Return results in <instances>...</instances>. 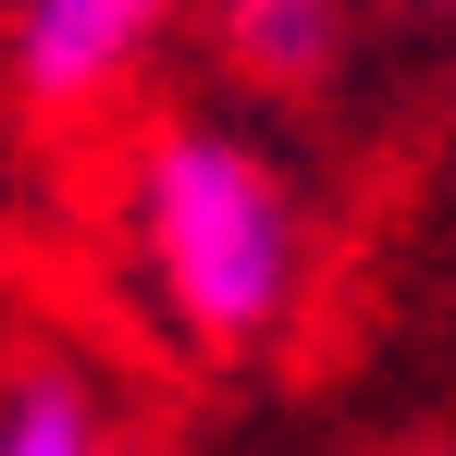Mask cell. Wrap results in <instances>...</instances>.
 Masks as SVG:
<instances>
[{
  "mask_svg": "<svg viewBox=\"0 0 456 456\" xmlns=\"http://www.w3.org/2000/svg\"><path fill=\"white\" fill-rule=\"evenodd\" d=\"M136 259L198 346H259L297 308V198L259 149L173 124L136 149Z\"/></svg>",
  "mask_w": 456,
  "mask_h": 456,
  "instance_id": "1",
  "label": "cell"
},
{
  "mask_svg": "<svg viewBox=\"0 0 456 456\" xmlns=\"http://www.w3.org/2000/svg\"><path fill=\"white\" fill-rule=\"evenodd\" d=\"M173 0H12V75L50 111H86L136 75V50L160 37Z\"/></svg>",
  "mask_w": 456,
  "mask_h": 456,
  "instance_id": "2",
  "label": "cell"
},
{
  "mask_svg": "<svg viewBox=\"0 0 456 456\" xmlns=\"http://www.w3.org/2000/svg\"><path fill=\"white\" fill-rule=\"evenodd\" d=\"M346 50V0H223V62L259 86H321Z\"/></svg>",
  "mask_w": 456,
  "mask_h": 456,
  "instance_id": "3",
  "label": "cell"
},
{
  "mask_svg": "<svg viewBox=\"0 0 456 456\" xmlns=\"http://www.w3.org/2000/svg\"><path fill=\"white\" fill-rule=\"evenodd\" d=\"M0 456H99V407L75 370H12L0 382Z\"/></svg>",
  "mask_w": 456,
  "mask_h": 456,
  "instance_id": "4",
  "label": "cell"
}]
</instances>
